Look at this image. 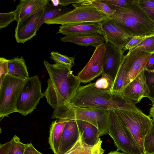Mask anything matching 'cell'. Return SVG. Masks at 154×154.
<instances>
[{
  "instance_id": "obj_1",
  "label": "cell",
  "mask_w": 154,
  "mask_h": 154,
  "mask_svg": "<svg viewBox=\"0 0 154 154\" xmlns=\"http://www.w3.org/2000/svg\"><path fill=\"white\" fill-rule=\"evenodd\" d=\"M43 63L49 76L43 93L44 97L54 109L51 119H60L64 110L70 105L81 83L73 74L71 67L61 64H51L46 60Z\"/></svg>"
},
{
  "instance_id": "obj_2",
  "label": "cell",
  "mask_w": 154,
  "mask_h": 154,
  "mask_svg": "<svg viewBox=\"0 0 154 154\" xmlns=\"http://www.w3.org/2000/svg\"><path fill=\"white\" fill-rule=\"evenodd\" d=\"M95 82L80 86L69 106L95 108L107 110L121 109L140 111L134 101L123 96L113 95L110 91L97 88Z\"/></svg>"
},
{
  "instance_id": "obj_3",
  "label": "cell",
  "mask_w": 154,
  "mask_h": 154,
  "mask_svg": "<svg viewBox=\"0 0 154 154\" xmlns=\"http://www.w3.org/2000/svg\"><path fill=\"white\" fill-rule=\"evenodd\" d=\"M110 17L121 24L134 36L154 34V22L140 5L139 0H132L116 10Z\"/></svg>"
},
{
  "instance_id": "obj_4",
  "label": "cell",
  "mask_w": 154,
  "mask_h": 154,
  "mask_svg": "<svg viewBox=\"0 0 154 154\" xmlns=\"http://www.w3.org/2000/svg\"><path fill=\"white\" fill-rule=\"evenodd\" d=\"M108 134L118 151L128 154H143L130 131L114 110H108Z\"/></svg>"
},
{
  "instance_id": "obj_5",
  "label": "cell",
  "mask_w": 154,
  "mask_h": 154,
  "mask_svg": "<svg viewBox=\"0 0 154 154\" xmlns=\"http://www.w3.org/2000/svg\"><path fill=\"white\" fill-rule=\"evenodd\" d=\"M75 8L61 16L47 20L48 24H59L61 25L88 23L101 22L110 18L94 6L83 3L72 4Z\"/></svg>"
},
{
  "instance_id": "obj_6",
  "label": "cell",
  "mask_w": 154,
  "mask_h": 154,
  "mask_svg": "<svg viewBox=\"0 0 154 154\" xmlns=\"http://www.w3.org/2000/svg\"><path fill=\"white\" fill-rule=\"evenodd\" d=\"M25 80L5 75L0 79V118L1 120L17 112V105Z\"/></svg>"
},
{
  "instance_id": "obj_7",
  "label": "cell",
  "mask_w": 154,
  "mask_h": 154,
  "mask_svg": "<svg viewBox=\"0 0 154 154\" xmlns=\"http://www.w3.org/2000/svg\"><path fill=\"white\" fill-rule=\"evenodd\" d=\"M60 119L85 121L98 129L100 136L108 134V110L71 106L64 110Z\"/></svg>"
},
{
  "instance_id": "obj_8",
  "label": "cell",
  "mask_w": 154,
  "mask_h": 154,
  "mask_svg": "<svg viewBox=\"0 0 154 154\" xmlns=\"http://www.w3.org/2000/svg\"><path fill=\"white\" fill-rule=\"evenodd\" d=\"M115 111L132 134L143 154H146L144 139L152 126V119L141 110L118 109Z\"/></svg>"
},
{
  "instance_id": "obj_9",
  "label": "cell",
  "mask_w": 154,
  "mask_h": 154,
  "mask_svg": "<svg viewBox=\"0 0 154 154\" xmlns=\"http://www.w3.org/2000/svg\"><path fill=\"white\" fill-rule=\"evenodd\" d=\"M42 83L37 75L25 79L17 105V112L24 116L32 113L44 97Z\"/></svg>"
},
{
  "instance_id": "obj_10",
  "label": "cell",
  "mask_w": 154,
  "mask_h": 154,
  "mask_svg": "<svg viewBox=\"0 0 154 154\" xmlns=\"http://www.w3.org/2000/svg\"><path fill=\"white\" fill-rule=\"evenodd\" d=\"M100 28L105 42L109 43L120 50H122L130 41L135 37L112 18L101 22Z\"/></svg>"
},
{
  "instance_id": "obj_11",
  "label": "cell",
  "mask_w": 154,
  "mask_h": 154,
  "mask_svg": "<svg viewBox=\"0 0 154 154\" xmlns=\"http://www.w3.org/2000/svg\"><path fill=\"white\" fill-rule=\"evenodd\" d=\"M106 50L105 43L96 48L90 60L77 76L81 83L90 82L103 72V58Z\"/></svg>"
},
{
  "instance_id": "obj_12",
  "label": "cell",
  "mask_w": 154,
  "mask_h": 154,
  "mask_svg": "<svg viewBox=\"0 0 154 154\" xmlns=\"http://www.w3.org/2000/svg\"><path fill=\"white\" fill-rule=\"evenodd\" d=\"M152 54L137 50L128 52L126 54L127 61L122 91L140 73L145 70L147 63Z\"/></svg>"
},
{
  "instance_id": "obj_13",
  "label": "cell",
  "mask_w": 154,
  "mask_h": 154,
  "mask_svg": "<svg viewBox=\"0 0 154 154\" xmlns=\"http://www.w3.org/2000/svg\"><path fill=\"white\" fill-rule=\"evenodd\" d=\"M44 11L43 8L17 22L15 34L17 42L24 43L36 35L38 26Z\"/></svg>"
},
{
  "instance_id": "obj_14",
  "label": "cell",
  "mask_w": 154,
  "mask_h": 154,
  "mask_svg": "<svg viewBox=\"0 0 154 154\" xmlns=\"http://www.w3.org/2000/svg\"><path fill=\"white\" fill-rule=\"evenodd\" d=\"M149 92L144 70L122 90L121 95L137 103L148 97Z\"/></svg>"
},
{
  "instance_id": "obj_15",
  "label": "cell",
  "mask_w": 154,
  "mask_h": 154,
  "mask_svg": "<svg viewBox=\"0 0 154 154\" xmlns=\"http://www.w3.org/2000/svg\"><path fill=\"white\" fill-rule=\"evenodd\" d=\"M104 43L106 50L103 58V72L109 75L113 81L124 56V51L109 42Z\"/></svg>"
},
{
  "instance_id": "obj_16",
  "label": "cell",
  "mask_w": 154,
  "mask_h": 154,
  "mask_svg": "<svg viewBox=\"0 0 154 154\" xmlns=\"http://www.w3.org/2000/svg\"><path fill=\"white\" fill-rule=\"evenodd\" d=\"M101 22L64 25L60 26L57 33L68 35L83 36L100 34L102 35Z\"/></svg>"
},
{
  "instance_id": "obj_17",
  "label": "cell",
  "mask_w": 154,
  "mask_h": 154,
  "mask_svg": "<svg viewBox=\"0 0 154 154\" xmlns=\"http://www.w3.org/2000/svg\"><path fill=\"white\" fill-rule=\"evenodd\" d=\"M80 136L76 120H69L65 125L57 154H65L75 145Z\"/></svg>"
},
{
  "instance_id": "obj_18",
  "label": "cell",
  "mask_w": 154,
  "mask_h": 154,
  "mask_svg": "<svg viewBox=\"0 0 154 154\" xmlns=\"http://www.w3.org/2000/svg\"><path fill=\"white\" fill-rule=\"evenodd\" d=\"M48 0H21L14 11L15 20L18 22L44 8Z\"/></svg>"
},
{
  "instance_id": "obj_19",
  "label": "cell",
  "mask_w": 154,
  "mask_h": 154,
  "mask_svg": "<svg viewBox=\"0 0 154 154\" xmlns=\"http://www.w3.org/2000/svg\"><path fill=\"white\" fill-rule=\"evenodd\" d=\"M76 121L79 134L83 142L91 146L97 144L100 139L98 129L87 122L79 120Z\"/></svg>"
},
{
  "instance_id": "obj_20",
  "label": "cell",
  "mask_w": 154,
  "mask_h": 154,
  "mask_svg": "<svg viewBox=\"0 0 154 154\" xmlns=\"http://www.w3.org/2000/svg\"><path fill=\"white\" fill-rule=\"evenodd\" d=\"M69 120L57 119L52 122L50 128L48 143L54 154H57L64 127Z\"/></svg>"
},
{
  "instance_id": "obj_21",
  "label": "cell",
  "mask_w": 154,
  "mask_h": 154,
  "mask_svg": "<svg viewBox=\"0 0 154 154\" xmlns=\"http://www.w3.org/2000/svg\"><path fill=\"white\" fill-rule=\"evenodd\" d=\"M63 42H70L81 46H93L95 48L104 43V37L100 34L83 36L68 35L60 38Z\"/></svg>"
},
{
  "instance_id": "obj_22",
  "label": "cell",
  "mask_w": 154,
  "mask_h": 154,
  "mask_svg": "<svg viewBox=\"0 0 154 154\" xmlns=\"http://www.w3.org/2000/svg\"><path fill=\"white\" fill-rule=\"evenodd\" d=\"M102 141L100 138L98 143L94 146L88 145L79 138L73 146L65 154H103L105 152L102 148Z\"/></svg>"
},
{
  "instance_id": "obj_23",
  "label": "cell",
  "mask_w": 154,
  "mask_h": 154,
  "mask_svg": "<svg viewBox=\"0 0 154 154\" xmlns=\"http://www.w3.org/2000/svg\"><path fill=\"white\" fill-rule=\"evenodd\" d=\"M8 74L24 80L29 78L28 68L23 57L8 60Z\"/></svg>"
},
{
  "instance_id": "obj_24",
  "label": "cell",
  "mask_w": 154,
  "mask_h": 154,
  "mask_svg": "<svg viewBox=\"0 0 154 154\" xmlns=\"http://www.w3.org/2000/svg\"><path fill=\"white\" fill-rule=\"evenodd\" d=\"M44 10L43 13L38 26V30L46 21L61 16L72 10L70 8L60 5L55 6L49 2L45 6Z\"/></svg>"
},
{
  "instance_id": "obj_25",
  "label": "cell",
  "mask_w": 154,
  "mask_h": 154,
  "mask_svg": "<svg viewBox=\"0 0 154 154\" xmlns=\"http://www.w3.org/2000/svg\"><path fill=\"white\" fill-rule=\"evenodd\" d=\"M127 56L124 55L116 76L113 81L110 91L112 94L115 96H121L125 72Z\"/></svg>"
},
{
  "instance_id": "obj_26",
  "label": "cell",
  "mask_w": 154,
  "mask_h": 154,
  "mask_svg": "<svg viewBox=\"0 0 154 154\" xmlns=\"http://www.w3.org/2000/svg\"><path fill=\"white\" fill-rule=\"evenodd\" d=\"M83 3L94 6L98 10L109 17L113 15L116 11L112 9L107 4L101 2V0H84Z\"/></svg>"
},
{
  "instance_id": "obj_27",
  "label": "cell",
  "mask_w": 154,
  "mask_h": 154,
  "mask_svg": "<svg viewBox=\"0 0 154 154\" xmlns=\"http://www.w3.org/2000/svg\"><path fill=\"white\" fill-rule=\"evenodd\" d=\"M144 147L146 154H154V118L151 128L145 137Z\"/></svg>"
},
{
  "instance_id": "obj_28",
  "label": "cell",
  "mask_w": 154,
  "mask_h": 154,
  "mask_svg": "<svg viewBox=\"0 0 154 154\" xmlns=\"http://www.w3.org/2000/svg\"><path fill=\"white\" fill-rule=\"evenodd\" d=\"M50 54V58L53 60L56 63L64 65L71 67L75 65V58L73 57H69L55 51L51 52Z\"/></svg>"
},
{
  "instance_id": "obj_29",
  "label": "cell",
  "mask_w": 154,
  "mask_h": 154,
  "mask_svg": "<svg viewBox=\"0 0 154 154\" xmlns=\"http://www.w3.org/2000/svg\"><path fill=\"white\" fill-rule=\"evenodd\" d=\"M137 50L151 54L154 53V35L147 38L139 45L128 50V52Z\"/></svg>"
},
{
  "instance_id": "obj_30",
  "label": "cell",
  "mask_w": 154,
  "mask_h": 154,
  "mask_svg": "<svg viewBox=\"0 0 154 154\" xmlns=\"http://www.w3.org/2000/svg\"><path fill=\"white\" fill-rule=\"evenodd\" d=\"M113 81L109 75L103 72L102 76L95 82L94 86L98 89L110 91L112 85Z\"/></svg>"
},
{
  "instance_id": "obj_31",
  "label": "cell",
  "mask_w": 154,
  "mask_h": 154,
  "mask_svg": "<svg viewBox=\"0 0 154 154\" xmlns=\"http://www.w3.org/2000/svg\"><path fill=\"white\" fill-rule=\"evenodd\" d=\"M11 141V145L8 154H24L26 144L21 142L19 137L14 135Z\"/></svg>"
},
{
  "instance_id": "obj_32",
  "label": "cell",
  "mask_w": 154,
  "mask_h": 154,
  "mask_svg": "<svg viewBox=\"0 0 154 154\" xmlns=\"http://www.w3.org/2000/svg\"><path fill=\"white\" fill-rule=\"evenodd\" d=\"M147 84L149 89V94L148 98L152 102L154 106V72H149L145 70Z\"/></svg>"
},
{
  "instance_id": "obj_33",
  "label": "cell",
  "mask_w": 154,
  "mask_h": 154,
  "mask_svg": "<svg viewBox=\"0 0 154 154\" xmlns=\"http://www.w3.org/2000/svg\"><path fill=\"white\" fill-rule=\"evenodd\" d=\"M140 6L154 22V0H139Z\"/></svg>"
},
{
  "instance_id": "obj_34",
  "label": "cell",
  "mask_w": 154,
  "mask_h": 154,
  "mask_svg": "<svg viewBox=\"0 0 154 154\" xmlns=\"http://www.w3.org/2000/svg\"><path fill=\"white\" fill-rule=\"evenodd\" d=\"M15 20L14 11L0 13V29L7 27L12 22Z\"/></svg>"
},
{
  "instance_id": "obj_35",
  "label": "cell",
  "mask_w": 154,
  "mask_h": 154,
  "mask_svg": "<svg viewBox=\"0 0 154 154\" xmlns=\"http://www.w3.org/2000/svg\"><path fill=\"white\" fill-rule=\"evenodd\" d=\"M153 35L154 34L145 36H135L130 41L123 50L125 52L126 51L131 50L141 43L147 38Z\"/></svg>"
},
{
  "instance_id": "obj_36",
  "label": "cell",
  "mask_w": 154,
  "mask_h": 154,
  "mask_svg": "<svg viewBox=\"0 0 154 154\" xmlns=\"http://www.w3.org/2000/svg\"><path fill=\"white\" fill-rule=\"evenodd\" d=\"M101 1L107 4L114 10L122 8L130 1V0H101Z\"/></svg>"
},
{
  "instance_id": "obj_37",
  "label": "cell",
  "mask_w": 154,
  "mask_h": 154,
  "mask_svg": "<svg viewBox=\"0 0 154 154\" xmlns=\"http://www.w3.org/2000/svg\"><path fill=\"white\" fill-rule=\"evenodd\" d=\"M8 61L5 58H0V78L8 74Z\"/></svg>"
},
{
  "instance_id": "obj_38",
  "label": "cell",
  "mask_w": 154,
  "mask_h": 154,
  "mask_svg": "<svg viewBox=\"0 0 154 154\" xmlns=\"http://www.w3.org/2000/svg\"><path fill=\"white\" fill-rule=\"evenodd\" d=\"M24 154H43L37 150L33 146L32 143L26 144Z\"/></svg>"
},
{
  "instance_id": "obj_39",
  "label": "cell",
  "mask_w": 154,
  "mask_h": 154,
  "mask_svg": "<svg viewBox=\"0 0 154 154\" xmlns=\"http://www.w3.org/2000/svg\"><path fill=\"white\" fill-rule=\"evenodd\" d=\"M154 69V53L150 57L146 65L145 70L149 72H152Z\"/></svg>"
},
{
  "instance_id": "obj_40",
  "label": "cell",
  "mask_w": 154,
  "mask_h": 154,
  "mask_svg": "<svg viewBox=\"0 0 154 154\" xmlns=\"http://www.w3.org/2000/svg\"><path fill=\"white\" fill-rule=\"evenodd\" d=\"M11 145V140L0 145V154H8Z\"/></svg>"
},
{
  "instance_id": "obj_41",
  "label": "cell",
  "mask_w": 154,
  "mask_h": 154,
  "mask_svg": "<svg viewBox=\"0 0 154 154\" xmlns=\"http://www.w3.org/2000/svg\"><path fill=\"white\" fill-rule=\"evenodd\" d=\"M84 1V0H59V5L65 6L72 3V4H82Z\"/></svg>"
},
{
  "instance_id": "obj_42",
  "label": "cell",
  "mask_w": 154,
  "mask_h": 154,
  "mask_svg": "<svg viewBox=\"0 0 154 154\" xmlns=\"http://www.w3.org/2000/svg\"><path fill=\"white\" fill-rule=\"evenodd\" d=\"M149 116L150 117L154 118V106H152L149 109Z\"/></svg>"
},
{
  "instance_id": "obj_43",
  "label": "cell",
  "mask_w": 154,
  "mask_h": 154,
  "mask_svg": "<svg viewBox=\"0 0 154 154\" xmlns=\"http://www.w3.org/2000/svg\"><path fill=\"white\" fill-rule=\"evenodd\" d=\"M52 5L55 6H57L59 5V0H52L51 1Z\"/></svg>"
},
{
  "instance_id": "obj_44",
  "label": "cell",
  "mask_w": 154,
  "mask_h": 154,
  "mask_svg": "<svg viewBox=\"0 0 154 154\" xmlns=\"http://www.w3.org/2000/svg\"><path fill=\"white\" fill-rule=\"evenodd\" d=\"M107 154H128L124 152H121L117 150L115 151H111Z\"/></svg>"
},
{
  "instance_id": "obj_45",
  "label": "cell",
  "mask_w": 154,
  "mask_h": 154,
  "mask_svg": "<svg viewBox=\"0 0 154 154\" xmlns=\"http://www.w3.org/2000/svg\"><path fill=\"white\" fill-rule=\"evenodd\" d=\"M154 72V69L151 72Z\"/></svg>"
}]
</instances>
